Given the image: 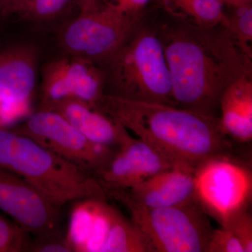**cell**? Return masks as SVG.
<instances>
[{
    "instance_id": "cell-1",
    "label": "cell",
    "mask_w": 252,
    "mask_h": 252,
    "mask_svg": "<svg viewBox=\"0 0 252 252\" xmlns=\"http://www.w3.org/2000/svg\"><path fill=\"white\" fill-rule=\"evenodd\" d=\"M149 11L177 107L220 119L223 93L240 78L252 74V56L222 23L201 26L158 1Z\"/></svg>"
},
{
    "instance_id": "cell-2",
    "label": "cell",
    "mask_w": 252,
    "mask_h": 252,
    "mask_svg": "<svg viewBox=\"0 0 252 252\" xmlns=\"http://www.w3.org/2000/svg\"><path fill=\"white\" fill-rule=\"evenodd\" d=\"M95 107L150 146L172 168L197 176L212 162L235 159L234 147L219 118L109 94Z\"/></svg>"
},
{
    "instance_id": "cell-3",
    "label": "cell",
    "mask_w": 252,
    "mask_h": 252,
    "mask_svg": "<svg viewBox=\"0 0 252 252\" xmlns=\"http://www.w3.org/2000/svg\"><path fill=\"white\" fill-rule=\"evenodd\" d=\"M149 7L117 51L99 64L104 75V94L177 106L166 58Z\"/></svg>"
},
{
    "instance_id": "cell-4",
    "label": "cell",
    "mask_w": 252,
    "mask_h": 252,
    "mask_svg": "<svg viewBox=\"0 0 252 252\" xmlns=\"http://www.w3.org/2000/svg\"><path fill=\"white\" fill-rule=\"evenodd\" d=\"M0 169L21 177L57 207L83 199L107 198L93 174L31 137L1 127Z\"/></svg>"
},
{
    "instance_id": "cell-5",
    "label": "cell",
    "mask_w": 252,
    "mask_h": 252,
    "mask_svg": "<svg viewBox=\"0 0 252 252\" xmlns=\"http://www.w3.org/2000/svg\"><path fill=\"white\" fill-rule=\"evenodd\" d=\"M112 197L127 207L131 220L154 252H206L214 228L201 200L149 208L136 205L122 195Z\"/></svg>"
},
{
    "instance_id": "cell-6",
    "label": "cell",
    "mask_w": 252,
    "mask_h": 252,
    "mask_svg": "<svg viewBox=\"0 0 252 252\" xmlns=\"http://www.w3.org/2000/svg\"><path fill=\"white\" fill-rule=\"evenodd\" d=\"M138 19L109 1L98 9L79 13L63 30L61 44L73 56L99 65L117 51Z\"/></svg>"
},
{
    "instance_id": "cell-7",
    "label": "cell",
    "mask_w": 252,
    "mask_h": 252,
    "mask_svg": "<svg viewBox=\"0 0 252 252\" xmlns=\"http://www.w3.org/2000/svg\"><path fill=\"white\" fill-rule=\"evenodd\" d=\"M20 132L94 175L106 165L116 149L89 140L51 109H42L30 115Z\"/></svg>"
},
{
    "instance_id": "cell-8",
    "label": "cell",
    "mask_w": 252,
    "mask_h": 252,
    "mask_svg": "<svg viewBox=\"0 0 252 252\" xmlns=\"http://www.w3.org/2000/svg\"><path fill=\"white\" fill-rule=\"evenodd\" d=\"M104 94V75L98 64L75 57L50 63L43 74L44 108L51 109L66 99L96 104Z\"/></svg>"
},
{
    "instance_id": "cell-9",
    "label": "cell",
    "mask_w": 252,
    "mask_h": 252,
    "mask_svg": "<svg viewBox=\"0 0 252 252\" xmlns=\"http://www.w3.org/2000/svg\"><path fill=\"white\" fill-rule=\"evenodd\" d=\"M171 168V165L150 146L130 134L94 176L107 197L112 192L127 190Z\"/></svg>"
},
{
    "instance_id": "cell-10",
    "label": "cell",
    "mask_w": 252,
    "mask_h": 252,
    "mask_svg": "<svg viewBox=\"0 0 252 252\" xmlns=\"http://www.w3.org/2000/svg\"><path fill=\"white\" fill-rule=\"evenodd\" d=\"M58 207L21 177L0 169V210L28 233L54 231Z\"/></svg>"
},
{
    "instance_id": "cell-11",
    "label": "cell",
    "mask_w": 252,
    "mask_h": 252,
    "mask_svg": "<svg viewBox=\"0 0 252 252\" xmlns=\"http://www.w3.org/2000/svg\"><path fill=\"white\" fill-rule=\"evenodd\" d=\"M36 79L35 57L28 49L0 55V124L28 115Z\"/></svg>"
},
{
    "instance_id": "cell-12",
    "label": "cell",
    "mask_w": 252,
    "mask_h": 252,
    "mask_svg": "<svg viewBox=\"0 0 252 252\" xmlns=\"http://www.w3.org/2000/svg\"><path fill=\"white\" fill-rule=\"evenodd\" d=\"M197 176L171 168L156 174L127 190L108 195H122L132 203L149 208L178 206L200 200Z\"/></svg>"
},
{
    "instance_id": "cell-13",
    "label": "cell",
    "mask_w": 252,
    "mask_h": 252,
    "mask_svg": "<svg viewBox=\"0 0 252 252\" xmlns=\"http://www.w3.org/2000/svg\"><path fill=\"white\" fill-rule=\"evenodd\" d=\"M51 110L56 111L89 140L117 148L130 133L117 121L97 107L77 99L61 101Z\"/></svg>"
},
{
    "instance_id": "cell-14",
    "label": "cell",
    "mask_w": 252,
    "mask_h": 252,
    "mask_svg": "<svg viewBox=\"0 0 252 252\" xmlns=\"http://www.w3.org/2000/svg\"><path fill=\"white\" fill-rule=\"evenodd\" d=\"M220 123L230 138L239 143H251L252 74L240 78L223 93L220 104Z\"/></svg>"
},
{
    "instance_id": "cell-15",
    "label": "cell",
    "mask_w": 252,
    "mask_h": 252,
    "mask_svg": "<svg viewBox=\"0 0 252 252\" xmlns=\"http://www.w3.org/2000/svg\"><path fill=\"white\" fill-rule=\"evenodd\" d=\"M102 252H154V250L135 223L116 210Z\"/></svg>"
},
{
    "instance_id": "cell-16",
    "label": "cell",
    "mask_w": 252,
    "mask_h": 252,
    "mask_svg": "<svg viewBox=\"0 0 252 252\" xmlns=\"http://www.w3.org/2000/svg\"><path fill=\"white\" fill-rule=\"evenodd\" d=\"M102 199L106 198L83 199L73 208L66 237L73 252L84 251Z\"/></svg>"
},
{
    "instance_id": "cell-17",
    "label": "cell",
    "mask_w": 252,
    "mask_h": 252,
    "mask_svg": "<svg viewBox=\"0 0 252 252\" xmlns=\"http://www.w3.org/2000/svg\"><path fill=\"white\" fill-rule=\"evenodd\" d=\"M205 26L223 22L225 4L223 0H156Z\"/></svg>"
},
{
    "instance_id": "cell-18",
    "label": "cell",
    "mask_w": 252,
    "mask_h": 252,
    "mask_svg": "<svg viewBox=\"0 0 252 252\" xmlns=\"http://www.w3.org/2000/svg\"><path fill=\"white\" fill-rule=\"evenodd\" d=\"M223 26L242 49L252 57V3L224 6Z\"/></svg>"
},
{
    "instance_id": "cell-19",
    "label": "cell",
    "mask_w": 252,
    "mask_h": 252,
    "mask_svg": "<svg viewBox=\"0 0 252 252\" xmlns=\"http://www.w3.org/2000/svg\"><path fill=\"white\" fill-rule=\"evenodd\" d=\"M222 225L238 239L244 252H252V217L248 207L233 209L222 220Z\"/></svg>"
},
{
    "instance_id": "cell-20",
    "label": "cell",
    "mask_w": 252,
    "mask_h": 252,
    "mask_svg": "<svg viewBox=\"0 0 252 252\" xmlns=\"http://www.w3.org/2000/svg\"><path fill=\"white\" fill-rule=\"evenodd\" d=\"M28 234L16 222L0 215V252H20L31 249Z\"/></svg>"
},
{
    "instance_id": "cell-21",
    "label": "cell",
    "mask_w": 252,
    "mask_h": 252,
    "mask_svg": "<svg viewBox=\"0 0 252 252\" xmlns=\"http://www.w3.org/2000/svg\"><path fill=\"white\" fill-rule=\"evenodd\" d=\"M74 0H31L20 16L35 21H45L59 16Z\"/></svg>"
},
{
    "instance_id": "cell-22",
    "label": "cell",
    "mask_w": 252,
    "mask_h": 252,
    "mask_svg": "<svg viewBox=\"0 0 252 252\" xmlns=\"http://www.w3.org/2000/svg\"><path fill=\"white\" fill-rule=\"evenodd\" d=\"M206 252H245L238 239L229 230L221 228L212 230Z\"/></svg>"
},
{
    "instance_id": "cell-23",
    "label": "cell",
    "mask_w": 252,
    "mask_h": 252,
    "mask_svg": "<svg viewBox=\"0 0 252 252\" xmlns=\"http://www.w3.org/2000/svg\"><path fill=\"white\" fill-rule=\"evenodd\" d=\"M54 231L48 234L41 235L31 249L34 252H72V248L68 243L67 239L61 238L53 234Z\"/></svg>"
},
{
    "instance_id": "cell-24",
    "label": "cell",
    "mask_w": 252,
    "mask_h": 252,
    "mask_svg": "<svg viewBox=\"0 0 252 252\" xmlns=\"http://www.w3.org/2000/svg\"><path fill=\"white\" fill-rule=\"evenodd\" d=\"M156 0H109L118 9L126 15L140 18Z\"/></svg>"
},
{
    "instance_id": "cell-25",
    "label": "cell",
    "mask_w": 252,
    "mask_h": 252,
    "mask_svg": "<svg viewBox=\"0 0 252 252\" xmlns=\"http://www.w3.org/2000/svg\"><path fill=\"white\" fill-rule=\"evenodd\" d=\"M31 0H3L2 17L21 14Z\"/></svg>"
},
{
    "instance_id": "cell-26",
    "label": "cell",
    "mask_w": 252,
    "mask_h": 252,
    "mask_svg": "<svg viewBox=\"0 0 252 252\" xmlns=\"http://www.w3.org/2000/svg\"><path fill=\"white\" fill-rule=\"evenodd\" d=\"M109 1V0H74V2L79 10V13L87 12L98 9Z\"/></svg>"
},
{
    "instance_id": "cell-27",
    "label": "cell",
    "mask_w": 252,
    "mask_h": 252,
    "mask_svg": "<svg viewBox=\"0 0 252 252\" xmlns=\"http://www.w3.org/2000/svg\"><path fill=\"white\" fill-rule=\"evenodd\" d=\"M225 4L240 5L252 3V0H223Z\"/></svg>"
},
{
    "instance_id": "cell-28",
    "label": "cell",
    "mask_w": 252,
    "mask_h": 252,
    "mask_svg": "<svg viewBox=\"0 0 252 252\" xmlns=\"http://www.w3.org/2000/svg\"><path fill=\"white\" fill-rule=\"evenodd\" d=\"M2 4L3 0H0V17H2V15H1V12H2Z\"/></svg>"
}]
</instances>
